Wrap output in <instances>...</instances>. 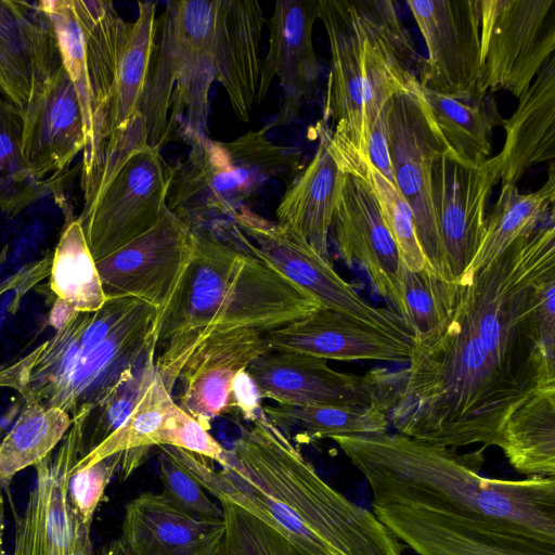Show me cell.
<instances>
[{
    "mask_svg": "<svg viewBox=\"0 0 555 555\" xmlns=\"http://www.w3.org/2000/svg\"><path fill=\"white\" fill-rule=\"evenodd\" d=\"M211 496L236 504L282 533L300 555H402L374 515L317 473L261 410L227 450L225 463L166 446Z\"/></svg>",
    "mask_w": 555,
    "mask_h": 555,
    "instance_id": "6da1fadb",
    "label": "cell"
},
{
    "mask_svg": "<svg viewBox=\"0 0 555 555\" xmlns=\"http://www.w3.org/2000/svg\"><path fill=\"white\" fill-rule=\"evenodd\" d=\"M366 479L373 505H410L555 545V478H490L481 448L459 454L387 431L333 437Z\"/></svg>",
    "mask_w": 555,
    "mask_h": 555,
    "instance_id": "7a4b0ae2",
    "label": "cell"
},
{
    "mask_svg": "<svg viewBox=\"0 0 555 555\" xmlns=\"http://www.w3.org/2000/svg\"><path fill=\"white\" fill-rule=\"evenodd\" d=\"M320 308L317 298L258 257L194 234L184 279L158 319L155 371L172 393L188 360L212 334L246 327L267 332Z\"/></svg>",
    "mask_w": 555,
    "mask_h": 555,
    "instance_id": "3957f363",
    "label": "cell"
},
{
    "mask_svg": "<svg viewBox=\"0 0 555 555\" xmlns=\"http://www.w3.org/2000/svg\"><path fill=\"white\" fill-rule=\"evenodd\" d=\"M268 130L264 125L232 141L196 139L186 156L171 165L168 210L194 234L235 244L237 212L267 184L292 180L304 168L300 150L272 142Z\"/></svg>",
    "mask_w": 555,
    "mask_h": 555,
    "instance_id": "277c9868",
    "label": "cell"
},
{
    "mask_svg": "<svg viewBox=\"0 0 555 555\" xmlns=\"http://www.w3.org/2000/svg\"><path fill=\"white\" fill-rule=\"evenodd\" d=\"M218 5L219 0H170L157 20L160 38L140 105L150 146L191 145L207 135Z\"/></svg>",
    "mask_w": 555,
    "mask_h": 555,
    "instance_id": "5b68a950",
    "label": "cell"
},
{
    "mask_svg": "<svg viewBox=\"0 0 555 555\" xmlns=\"http://www.w3.org/2000/svg\"><path fill=\"white\" fill-rule=\"evenodd\" d=\"M331 49L323 122L331 146L365 155L366 98L384 87L405 57L401 33L373 8V0H319Z\"/></svg>",
    "mask_w": 555,
    "mask_h": 555,
    "instance_id": "8992f818",
    "label": "cell"
},
{
    "mask_svg": "<svg viewBox=\"0 0 555 555\" xmlns=\"http://www.w3.org/2000/svg\"><path fill=\"white\" fill-rule=\"evenodd\" d=\"M55 30L62 65L77 92L86 135L82 162L91 154L108 103L131 23L112 1L41 0Z\"/></svg>",
    "mask_w": 555,
    "mask_h": 555,
    "instance_id": "52a82bcc",
    "label": "cell"
},
{
    "mask_svg": "<svg viewBox=\"0 0 555 555\" xmlns=\"http://www.w3.org/2000/svg\"><path fill=\"white\" fill-rule=\"evenodd\" d=\"M234 223L249 240V251L299 288L317 298L323 308L414 345L412 330L390 308L366 302L299 233L243 207Z\"/></svg>",
    "mask_w": 555,
    "mask_h": 555,
    "instance_id": "ba28073f",
    "label": "cell"
},
{
    "mask_svg": "<svg viewBox=\"0 0 555 555\" xmlns=\"http://www.w3.org/2000/svg\"><path fill=\"white\" fill-rule=\"evenodd\" d=\"M385 112L395 182L413 212L428 269L439 280L455 284L447 268L430 194L434 163L440 154L452 149L437 127L422 89L392 95Z\"/></svg>",
    "mask_w": 555,
    "mask_h": 555,
    "instance_id": "9c48e42d",
    "label": "cell"
},
{
    "mask_svg": "<svg viewBox=\"0 0 555 555\" xmlns=\"http://www.w3.org/2000/svg\"><path fill=\"white\" fill-rule=\"evenodd\" d=\"M480 94L519 98L554 55L555 0H479Z\"/></svg>",
    "mask_w": 555,
    "mask_h": 555,
    "instance_id": "30bf717a",
    "label": "cell"
},
{
    "mask_svg": "<svg viewBox=\"0 0 555 555\" xmlns=\"http://www.w3.org/2000/svg\"><path fill=\"white\" fill-rule=\"evenodd\" d=\"M89 417L83 414L74 418L57 451L35 465L36 479L22 514L10 501L14 518L12 555H94L91 529L81 524L68 498L70 475L86 454Z\"/></svg>",
    "mask_w": 555,
    "mask_h": 555,
    "instance_id": "8fae6325",
    "label": "cell"
},
{
    "mask_svg": "<svg viewBox=\"0 0 555 555\" xmlns=\"http://www.w3.org/2000/svg\"><path fill=\"white\" fill-rule=\"evenodd\" d=\"M171 173L159 149L134 152L94 204L78 217L94 261L149 231L166 212Z\"/></svg>",
    "mask_w": 555,
    "mask_h": 555,
    "instance_id": "7c38bea8",
    "label": "cell"
},
{
    "mask_svg": "<svg viewBox=\"0 0 555 555\" xmlns=\"http://www.w3.org/2000/svg\"><path fill=\"white\" fill-rule=\"evenodd\" d=\"M500 178L496 156L474 164L449 150L434 163L431 205L447 268L455 284L466 276L480 247L487 205Z\"/></svg>",
    "mask_w": 555,
    "mask_h": 555,
    "instance_id": "4fadbf2b",
    "label": "cell"
},
{
    "mask_svg": "<svg viewBox=\"0 0 555 555\" xmlns=\"http://www.w3.org/2000/svg\"><path fill=\"white\" fill-rule=\"evenodd\" d=\"M193 254V232L167 209L149 231L95 264L106 298L134 297L156 308L159 319Z\"/></svg>",
    "mask_w": 555,
    "mask_h": 555,
    "instance_id": "5bb4252c",
    "label": "cell"
},
{
    "mask_svg": "<svg viewBox=\"0 0 555 555\" xmlns=\"http://www.w3.org/2000/svg\"><path fill=\"white\" fill-rule=\"evenodd\" d=\"M427 48L421 88L462 100L481 95L479 0H408ZM485 94V93H483Z\"/></svg>",
    "mask_w": 555,
    "mask_h": 555,
    "instance_id": "9a60e30c",
    "label": "cell"
},
{
    "mask_svg": "<svg viewBox=\"0 0 555 555\" xmlns=\"http://www.w3.org/2000/svg\"><path fill=\"white\" fill-rule=\"evenodd\" d=\"M332 228L340 258L348 266L360 264L375 291L405 322L402 263L377 198L364 178L343 172Z\"/></svg>",
    "mask_w": 555,
    "mask_h": 555,
    "instance_id": "2e32d148",
    "label": "cell"
},
{
    "mask_svg": "<svg viewBox=\"0 0 555 555\" xmlns=\"http://www.w3.org/2000/svg\"><path fill=\"white\" fill-rule=\"evenodd\" d=\"M319 0H279L268 22L269 48L260 79L258 105L272 80L279 78L282 101L268 129L295 121L318 92L321 65L313 47L312 31Z\"/></svg>",
    "mask_w": 555,
    "mask_h": 555,
    "instance_id": "e0dca14e",
    "label": "cell"
},
{
    "mask_svg": "<svg viewBox=\"0 0 555 555\" xmlns=\"http://www.w3.org/2000/svg\"><path fill=\"white\" fill-rule=\"evenodd\" d=\"M247 372L260 398L280 405L366 408L380 403L378 369L352 375L333 370L323 358L271 350L257 358Z\"/></svg>",
    "mask_w": 555,
    "mask_h": 555,
    "instance_id": "ac0fdd59",
    "label": "cell"
},
{
    "mask_svg": "<svg viewBox=\"0 0 555 555\" xmlns=\"http://www.w3.org/2000/svg\"><path fill=\"white\" fill-rule=\"evenodd\" d=\"M377 519L418 555H555V545L410 505H373Z\"/></svg>",
    "mask_w": 555,
    "mask_h": 555,
    "instance_id": "d6986e66",
    "label": "cell"
},
{
    "mask_svg": "<svg viewBox=\"0 0 555 555\" xmlns=\"http://www.w3.org/2000/svg\"><path fill=\"white\" fill-rule=\"evenodd\" d=\"M143 301L134 297L107 298L96 311H75L54 335L25 356L0 365V388L18 392L25 402L38 401L79 353L107 337Z\"/></svg>",
    "mask_w": 555,
    "mask_h": 555,
    "instance_id": "ffe728a7",
    "label": "cell"
},
{
    "mask_svg": "<svg viewBox=\"0 0 555 555\" xmlns=\"http://www.w3.org/2000/svg\"><path fill=\"white\" fill-rule=\"evenodd\" d=\"M62 67L55 30L39 1L0 0V92L24 112Z\"/></svg>",
    "mask_w": 555,
    "mask_h": 555,
    "instance_id": "44dd1931",
    "label": "cell"
},
{
    "mask_svg": "<svg viewBox=\"0 0 555 555\" xmlns=\"http://www.w3.org/2000/svg\"><path fill=\"white\" fill-rule=\"evenodd\" d=\"M22 116V147L29 169L39 182L52 183L86 146L79 99L63 65Z\"/></svg>",
    "mask_w": 555,
    "mask_h": 555,
    "instance_id": "7402d4cb",
    "label": "cell"
},
{
    "mask_svg": "<svg viewBox=\"0 0 555 555\" xmlns=\"http://www.w3.org/2000/svg\"><path fill=\"white\" fill-rule=\"evenodd\" d=\"M269 351L264 332L256 328L212 334L191 356L179 375V405L209 430L212 420L229 412L235 376Z\"/></svg>",
    "mask_w": 555,
    "mask_h": 555,
    "instance_id": "603a6c76",
    "label": "cell"
},
{
    "mask_svg": "<svg viewBox=\"0 0 555 555\" xmlns=\"http://www.w3.org/2000/svg\"><path fill=\"white\" fill-rule=\"evenodd\" d=\"M264 338L271 350L326 360L409 363L413 351V344L326 308L267 331Z\"/></svg>",
    "mask_w": 555,
    "mask_h": 555,
    "instance_id": "cb8c5ba5",
    "label": "cell"
},
{
    "mask_svg": "<svg viewBox=\"0 0 555 555\" xmlns=\"http://www.w3.org/2000/svg\"><path fill=\"white\" fill-rule=\"evenodd\" d=\"M267 20L255 0H219L215 30V80L224 88L234 115L249 121L256 106Z\"/></svg>",
    "mask_w": 555,
    "mask_h": 555,
    "instance_id": "d4e9b609",
    "label": "cell"
},
{
    "mask_svg": "<svg viewBox=\"0 0 555 555\" xmlns=\"http://www.w3.org/2000/svg\"><path fill=\"white\" fill-rule=\"evenodd\" d=\"M223 519L191 516L163 493L145 492L128 502L121 542L131 555H216Z\"/></svg>",
    "mask_w": 555,
    "mask_h": 555,
    "instance_id": "484cf974",
    "label": "cell"
},
{
    "mask_svg": "<svg viewBox=\"0 0 555 555\" xmlns=\"http://www.w3.org/2000/svg\"><path fill=\"white\" fill-rule=\"evenodd\" d=\"M505 141L496 155L500 180L515 184L532 167L555 157V56L541 68L518 98L513 115L503 120Z\"/></svg>",
    "mask_w": 555,
    "mask_h": 555,
    "instance_id": "4316f807",
    "label": "cell"
},
{
    "mask_svg": "<svg viewBox=\"0 0 555 555\" xmlns=\"http://www.w3.org/2000/svg\"><path fill=\"white\" fill-rule=\"evenodd\" d=\"M309 162L289 182L275 209L276 222L299 233L322 257L328 256V234L343 172L333 156L323 122Z\"/></svg>",
    "mask_w": 555,
    "mask_h": 555,
    "instance_id": "83f0119b",
    "label": "cell"
},
{
    "mask_svg": "<svg viewBox=\"0 0 555 555\" xmlns=\"http://www.w3.org/2000/svg\"><path fill=\"white\" fill-rule=\"evenodd\" d=\"M156 9L157 3L154 1L138 2V16L131 23L118 62L111 96L95 135L91 154L85 162H81V173L89 168L100 144L140 113V105L156 46L158 27Z\"/></svg>",
    "mask_w": 555,
    "mask_h": 555,
    "instance_id": "f1b7e54d",
    "label": "cell"
},
{
    "mask_svg": "<svg viewBox=\"0 0 555 555\" xmlns=\"http://www.w3.org/2000/svg\"><path fill=\"white\" fill-rule=\"evenodd\" d=\"M495 447L527 477L555 476V390L542 391L504 422Z\"/></svg>",
    "mask_w": 555,
    "mask_h": 555,
    "instance_id": "f546056e",
    "label": "cell"
},
{
    "mask_svg": "<svg viewBox=\"0 0 555 555\" xmlns=\"http://www.w3.org/2000/svg\"><path fill=\"white\" fill-rule=\"evenodd\" d=\"M554 163H550L546 181L533 192L522 193L515 184H503L486 217L483 238L467 274L487 266L518 237L554 218Z\"/></svg>",
    "mask_w": 555,
    "mask_h": 555,
    "instance_id": "4dcf8cb0",
    "label": "cell"
},
{
    "mask_svg": "<svg viewBox=\"0 0 555 555\" xmlns=\"http://www.w3.org/2000/svg\"><path fill=\"white\" fill-rule=\"evenodd\" d=\"M421 89L437 127L453 152L468 163L487 160L493 130L504 120L493 93L462 100Z\"/></svg>",
    "mask_w": 555,
    "mask_h": 555,
    "instance_id": "1f68e13d",
    "label": "cell"
},
{
    "mask_svg": "<svg viewBox=\"0 0 555 555\" xmlns=\"http://www.w3.org/2000/svg\"><path fill=\"white\" fill-rule=\"evenodd\" d=\"M180 411L181 406L175 402L155 371L122 425L82 456L74 469L89 467L119 452L169 446Z\"/></svg>",
    "mask_w": 555,
    "mask_h": 555,
    "instance_id": "d6a6232c",
    "label": "cell"
},
{
    "mask_svg": "<svg viewBox=\"0 0 555 555\" xmlns=\"http://www.w3.org/2000/svg\"><path fill=\"white\" fill-rule=\"evenodd\" d=\"M266 417L287 437L311 442L337 436L387 431L388 412L377 403L366 408L337 405H262Z\"/></svg>",
    "mask_w": 555,
    "mask_h": 555,
    "instance_id": "836d02e7",
    "label": "cell"
},
{
    "mask_svg": "<svg viewBox=\"0 0 555 555\" xmlns=\"http://www.w3.org/2000/svg\"><path fill=\"white\" fill-rule=\"evenodd\" d=\"M73 420L59 408L25 402L18 418L0 442V485L8 487L21 470L35 466L63 440Z\"/></svg>",
    "mask_w": 555,
    "mask_h": 555,
    "instance_id": "e575fe53",
    "label": "cell"
},
{
    "mask_svg": "<svg viewBox=\"0 0 555 555\" xmlns=\"http://www.w3.org/2000/svg\"><path fill=\"white\" fill-rule=\"evenodd\" d=\"M51 291L75 311L92 312L106 301L102 282L78 219L65 225L50 270Z\"/></svg>",
    "mask_w": 555,
    "mask_h": 555,
    "instance_id": "d590c367",
    "label": "cell"
},
{
    "mask_svg": "<svg viewBox=\"0 0 555 555\" xmlns=\"http://www.w3.org/2000/svg\"><path fill=\"white\" fill-rule=\"evenodd\" d=\"M22 112L0 98V211L17 214L52 190L31 173L22 147Z\"/></svg>",
    "mask_w": 555,
    "mask_h": 555,
    "instance_id": "8d00e7d4",
    "label": "cell"
},
{
    "mask_svg": "<svg viewBox=\"0 0 555 555\" xmlns=\"http://www.w3.org/2000/svg\"><path fill=\"white\" fill-rule=\"evenodd\" d=\"M400 281L405 308V323L415 341L438 335L453 311L457 284L447 283L428 270L412 272L403 264ZM414 341V343H415Z\"/></svg>",
    "mask_w": 555,
    "mask_h": 555,
    "instance_id": "74e56055",
    "label": "cell"
},
{
    "mask_svg": "<svg viewBox=\"0 0 555 555\" xmlns=\"http://www.w3.org/2000/svg\"><path fill=\"white\" fill-rule=\"evenodd\" d=\"M224 533L216 555H300L278 530L253 513L219 500Z\"/></svg>",
    "mask_w": 555,
    "mask_h": 555,
    "instance_id": "f35d334b",
    "label": "cell"
},
{
    "mask_svg": "<svg viewBox=\"0 0 555 555\" xmlns=\"http://www.w3.org/2000/svg\"><path fill=\"white\" fill-rule=\"evenodd\" d=\"M158 476L163 494L184 513L205 519H223L221 505L215 503L201 483L168 451L159 446Z\"/></svg>",
    "mask_w": 555,
    "mask_h": 555,
    "instance_id": "ab89813d",
    "label": "cell"
},
{
    "mask_svg": "<svg viewBox=\"0 0 555 555\" xmlns=\"http://www.w3.org/2000/svg\"><path fill=\"white\" fill-rule=\"evenodd\" d=\"M154 372L155 359L149 361L98 409L96 422L85 440L86 454L122 425L139 402Z\"/></svg>",
    "mask_w": 555,
    "mask_h": 555,
    "instance_id": "60d3db41",
    "label": "cell"
},
{
    "mask_svg": "<svg viewBox=\"0 0 555 555\" xmlns=\"http://www.w3.org/2000/svg\"><path fill=\"white\" fill-rule=\"evenodd\" d=\"M122 453L107 456L95 464L74 469L68 483V498L81 524L91 529L95 511L105 490L119 467Z\"/></svg>",
    "mask_w": 555,
    "mask_h": 555,
    "instance_id": "b9f144b4",
    "label": "cell"
},
{
    "mask_svg": "<svg viewBox=\"0 0 555 555\" xmlns=\"http://www.w3.org/2000/svg\"><path fill=\"white\" fill-rule=\"evenodd\" d=\"M534 320L545 349L555 356V273L545 278L537 288Z\"/></svg>",
    "mask_w": 555,
    "mask_h": 555,
    "instance_id": "7bdbcfd3",
    "label": "cell"
},
{
    "mask_svg": "<svg viewBox=\"0 0 555 555\" xmlns=\"http://www.w3.org/2000/svg\"><path fill=\"white\" fill-rule=\"evenodd\" d=\"M236 409L245 421H255L262 410L256 384L246 370L234 378L229 400V411Z\"/></svg>",
    "mask_w": 555,
    "mask_h": 555,
    "instance_id": "ee69618b",
    "label": "cell"
},
{
    "mask_svg": "<svg viewBox=\"0 0 555 555\" xmlns=\"http://www.w3.org/2000/svg\"><path fill=\"white\" fill-rule=\"evenodd\" d=\"M363 156L385 179L396 184L387 143L385 106L370 130L366 153Z\"/></svg>",
    "mask_w": 555,
    "mask_h": 555,
    "instance_id": "f6af8a7d",
    "label": "cell"
},
{
    "mask_svg": "<svg viewBox=\"0 0 555 555\" xmlns=\"http://www.w3.org/2000/svg\"><path fill=\"white\" fill-rule=\"evenodd\" d=\"M52 256H48L22 267L18 271L0 282V297L10 291L25 294L38 282L50 275Z\"/></svg>",
    "mask_w": 555,
    "mask_h": 555,
    "instance_id": "bcb514c9",
    "label": "cell"
},
{
    "mask_svg": "<svg viewBox=\"0 0 555 555\" xmlns=\"http://www.w3.org/2000/svg\"><path fill=\"white\" fill-rule=\"evenodd\" d=\"M74 312L75 310L68 304L57 298L51 310L49 322L57 330Z\"/></svg>",
    "mask_w": 555,
    "mask_h": 555,
    "instance_id": "7dc6e473",
    "label": "cell"
},
{
    "mask_svg": "<svg viewBox=\"0 0 555 555\" xmlns=\"http://www.w3.org/2000/svg\"><path fill=\"white\" fill-rule=\"evenodd\" d=\"M99 555H131L120 539L105 544L99 552Z\"/></svg>",
    "mask_w": 555,
    "mask_h": 555,
    "instance_id": "c3c4849f",
    "label": "cell"
},
{
    "mask_svg": "<svg viewBox=\"0 0 555 555\" xmlns=\"http://www.w3.org/2000/svg\"><path fill=\"white\" fill-rule=\"evenodd\" d=\"M7 248H3L1 251H0V266L4 262L5 258H7Z\"/></svg>",
    "mask_w": 555,
    "mask_h": 555,
    "instance_id": "681fc988",
    "label": "cell"
}]
</instances>
